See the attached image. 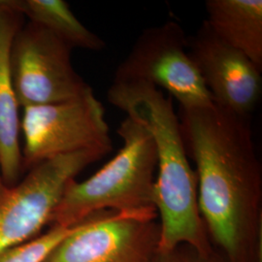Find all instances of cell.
Listing matches in <instances>:
<instances>
[{
	"label": "cell",
	"instance_id": "30bf717a",
	"mask_svg": "<svg viewBox=\"0 0 262 262\" xmlns=\"http://www.w3.org/2000/svg\"><path fill=\"white\" fill-rule=\"evenodd\" d=\"M25 17L8 0H0V177L7 187L19 183L24 172L19 144V103L14 90L10 53Z\"/></svg>",
	"mask_w": 262,
	"mask_h": 262
},
{
	"label": "cell",
	"instance_id": "6da1fadb",
	"mask_svg": "<svg viewBox=\"0 0 262 262\" xmlns=\"http://www.w3.org/2000/svg\"><path fill=\"white\" fill-rule=\"evenodd\" d=\"M178 117L212 246L230 262H262L261 164L250 118L215 103L180 108Z\"/></svg>",
	"mask_w": 262,
	"mask_h": 262
},
{
	"label": "cell",
	"instance_id": "8fae6325",
	"mask_svg": "<svg viewBox=\"0 0 262 262\" xmlns=\"http://www.w3.org/2000/svg\"><path fill=\"white\" fill-rule=\"evenodd\" d=\"M207 26L262 70L261 0H208Z\"/></svg>",
	"mask_w": 262,
	"mask_h": 262
},
{
	"label": "cell",
	"instance_id": "5bb4252c",
	"mask_svg": "<svg viewBox=\"0 0 262 262\" xmlns=\"http://www.w3.org/2000/svg\"><path fill=\"white\" fill-rule=\"evenodd\" d=\"M151 262H230L215 248L204 253L188 244H180L168 251H159Z\"/></svg>",
	"mask_w": 262,
	"mask_h": 262
},
{
	"label": "cell",
	"instance_id": "5b68a950",
	"mask_svg": "<svg viewBox=\"0 0 262 262\" xmlns=\"http://www.w3.org/2000/svg\"><path fill=\"white\" fill-rule=\"evenodd\" d=\"M106 155L80 150L39 163L13 187L0 180V254L40 234L68 183Z\"/></svg>",
	"mask_w": 262,
	"mask_h": 262
},
{
	"label": "cell",
	"instance_id": "52a82bcc",
	"mask_svg": "<svg viewBox=\"0 0 262 262\" xmlns=\"http://www.w3.org/2000/svg\"><path fill=\"white\" fill-rule=\"evenodd\" d=\"M72 48L28 21L14 37L10 64L19 107L58 103L93 91L71 61Z\"/></svg>",
	"mask_w": 262,
	"mask_h": 262
},
{
	"label": "cell",
	"instance_id": "9c48e42d",
	"mask_svg": "<svg viewBox=\"0 0 262 262\" xmlns=\"http://www.w3.org/2000/svg\"><path fill=\"white\" fill-rule=\"evenodd\" d=\"M187 52L215 104L251 118L261 96V69L216 37L204 20L196 33L187 37Z\"/></svg>",
	"mask_w": 262,
	"mask_h": 262
},
{
	"label": "cell",
	"instance_id": "3957f363",
	"mask_svg": "<svg viewBox=\"0 0 262 262\" xmlns=\"http://www.w3.org/2000/svg\"><path fill=\"white\" fill-rule=\"evenodd\" d=\"M117 133L123 142L122 149L92 177L68 183L49 226H72L108 210L158 213L155 191L158 159L150 132L126 117Z\"/></svg>",
	"mask_w": 262,
	"mask_h": 262
},
{
	"label": "cell",
	"instance_id": "8992f818",
	"mask_svg": "<svg viewBox=\"0 0 262 262\" xmlns=\"http://www.w3.org/2000/svg\"><path fill=\"white\" fill-rule=\"evenodd\" d=\"M114 82L165 90L180 108L212 106L214 99L187 52V36L174 20L146 28L118 67Z\"/></svg>",
	"mask_w": 262,
	"mask_h": 262
},
{
	"label": "cell",
	"instance_id": "ba28073f",
	"mask_svg": "<svg viewBox=\"0 0 262 262\" xmlns=\"http://www.w3.org/2000/svg\"><path fill=\"white\" fill-rule=\"evenodd\" d=\"M159 233L158 213L101 211L75 225L44 262H151Z\"/></svg>",
	"mask_w": 262,
	"mask_h": 262
},
{
	"label": "cell",
	"instance_id": "7a4b0ae2",
	"mask_svg": "<svg viewBox=\"0 0 262 262\" xmlns=\"http://www.w3.org/2000/svg\"><path fill=\"white\" fill-rule=\"evenodd\" d=\"M107 99L142 124L155 142L159 251H168L180 244H188L204 253L212 251L214 247L198 208L196 174L188 162L172 97L151 84L113 82Z\"/></svg>",
	"mask_w": 262,
	"mask_h": 262
},
{
	"label": "cell",
	"instance_id": "7c38bea8",
	"mask_svg": "<svg viewBox=\"0 0 262 262\" xmlns=\"http://www.w3.org/2000/svg\"><path fill=\"white\" fill-rule=\"evenodd\" d=\"M29 21L46 28L68 46L101 51L105 42L77 19L63 0H8Z\"/></svg>",
	"mask_w": 262,
	"mask_h": 262
},
{
	"label": "cell",
	"instance_id": "4fadbf2b",
	"mask_svg": "<svg viewBox=\"0 0 262 262\" xmlns=\"http://www.w3.org/2000/svg\"><path fill=\"white\" fill-rule=\"evenodd\" d=\"M74 226L52 225L46 232L0 254V262H44L49 253L73 230Z\"/></svg>",
	"mask_w": 262,
	"mask_h": 262
},
{
	"label": "cell",
	"instance_id": "9a60e30c",
	"mask_svg": "<svg viewBox=\"0 0 262 262\" xmlns=\"http://www.w3.org/2000/svg\"><path fill=\"white\" fill-rule=\"evenodd\" d=\"M0 180H1V177H0Z\"/></svg>",
	"mask_w": 262,
	"mask_h": 262
},
{
	"label": "cell",
	"instance_id": "277c9868",
	"mask_svg": "<svg viewBox=\"0 0 262 262\" xmlns=\"http://www.w3.org/2000/svg\"><path fill=\"white\" fill-rule=\"evenodd\" d=\"M105 107L94 90L74 99L24 108L23 169L80 150H113Z\"/></svg>",
	"mask_w": 262,
	"mask_h": 262
}]
</instances>
